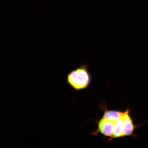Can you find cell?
<instances>
[{
  "instance_id": "obj_4",
  "label": "cell",
  "mask_w": 148,
  "mask_h": 148,
  "mask_svg": "<svg viewBox=\"0 0 148 148\" xmlns=\"http://www.w3.org/2000/svg\"><path fill=\"white\" fill-rule=\"evenodd\" d=\"M124 130V123L122 116L116 122L112 136V138L123 137Z\"/></svg>"
},
{
  "instance_id": "obj_5",
  "label": "cell",
  "mask_w": 148,
  "mask_h": 148,
  "mask_svg": "<svg viewBox=\"0 0 148 148\" xmlns=\"http://www.w3.org/2000/svg\"><path fill=\"white\" fill-rule=\"evenodd\" d=\"M123 112L119 111L106 110L103 118L110 121L116 122L121 117Z\"/></svg>"
},
{
  "instance_id": "obj_3",
  "label": "cell",
  "mask_w": 148,
  "mask_h": 148,
  "mask_svg": "<svg viewBox=\"0 0 148 148\" xmlns=\"http://www.w3.org/2000/svg\"><path fill=\"white\" fill-rule=\"evenodd\" d=\"M116 122L102 118L98 124V130L101 134L106 136L112 137Z\"/></svg>"
},
{
  "instance_id": "obj_2",
  "label": "cell",
  "mask_w": 148,
  "mask_h": 148,
  "mask_svg": "<svg viewBox=\"0 0 148 148\" xmlns=\"http://www.w3.org/2000/svg\"><path fill=\"white\" fill-rule=\"evenodd\" d=\"M130 110L127 109L125 112H123L122 115L124 123V135L126 136H135L134 131L135 129L138 128L140 125H135L133 122V119L130 116Z\"/></svg>"
},
{
  "instance_id": "obj_1",
  "label": "cell",
  "mask_w": 148,
  "mask_h": 148,
  "mask_svg": "<svg viewBox=\"0 0 148 148\" xmlns=\"http://www.w3.org/2000/svg\"><path fill=\"white\" fill-rule=\"evenodd\" d=\"M67 80L75 90H80L87 87L90 81L88 65L82 64L70 72L67 75Z\"/></svg>"
}]
</instances>
